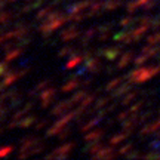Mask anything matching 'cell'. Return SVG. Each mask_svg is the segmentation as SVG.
<instances>
[{
	"instance_id": "38",
	"label": "cell",
	"mask_w": 160,
	"mask_h": 160,
	"mask_svg": "<svg viewBox=\"0 0 160 160\" xmlns=\"http://www.w3.org/2000/svg\"><path fill=\"white\" fill-rule=\"evenodd\" d=\"M3 132H5V128H0V135H2Z\"/></svg>"
},
{
	"instance_id": "1",
	"label": "cell",
	"mask_w": 160,
	"mask_h": 160,
	"mask_svg": "<svg viewBox=\"0 0 160 160\" xmlns=\"http://www.w3.org/2000/svg\"><path fill=\"white\" fill-rule=\"evenodd\" d=\"M67 21H68V17H64L61 12L52 11L51 13L48 15V18H45L43 24L39 27V31L42 34L48 36V34H51L52 31H55V30H58L59 27H62Z\"/></svg>"
},
{
	"instance_id": "35",
	"label": "cell",
	"mask_w": 160,
	"mask_h": 160,
	"mask_svg": "<svg viewBox=\"0 0 160 160\" xmlns=\"http://www.w3.org/2000/svg\"><path fill=\"white\" fill-rule=\"evenodd\" d=\"M70 133H71V128H65L64 131H61L59 133H58V138H59V139H65Z\"/></svg>"
},
{
	"instance_id": "15",
	"label": "cell",
	"mask_w": 160,
	"mask_h": 160,
	"mask_svg": "<svg viewBox=\"0 0 160 160\" xmlns=\"http://www.w3.org/2000/svg\"><path fill=\"white\" fill-rule=\"evenodd\" d=\"M102 119H104L102 116H101V114H98L97 117H93V119H91V120H88V122H86V125H83L82 128H80V131H82V132H88L89 129H92V128H95V126H97L98 123H99V122H101Z\"/></svg>"
},
{
	"instance_id": "27",
	"label": "cell",
	"mask_w": 160,
	"mask_h": 160,
	"mask_svg": "<svg viewBox=\"0 0 160 160\" xmlns=\"http://www.w3.org/2000/svg\"><path fill=\"white\" fill-rule=\"evenodd\" d=\"M138 97V91H132V92H128V95L123 97V101H122V105H129L132 104V101Z\"/></svg>"
},
{
	"instance_id": "11",
	"label": "cell",
	"mask_w": 160,
	"mask_h": 160,
	"mask_svg": "<svg viewBox=\"0 0 160 160\" xmlns=\"http://www.w3.org/2000/svg\"><path fill=\"white\" fill-rule=\"evenodd\" d=\"M117 156H120L119 151H114L111 147H104L99 153H97L93 156V159H114Z\"/></svg>"
},
{
	"instance_id": "14",
	"label": "cell",
	"mask_w": 160,
	"mask_h": 160,
	"mask_svg": "<svg viewBox=\"0 0 160 160\" xmlns=\"http://www.w3.org/2000/svg\"><path fill=\"white\" fill-rule=\"evenodd\" d=\"M101 55L108 59H116L120 53V48H107V49H101Z\"/></svg>"
},
{
	"instance_id": "5",
	"label": "cell",
	"mask_w": 160,
	"mask_h": 160,
	"mask_svg": "<svg viewBox=\"0 0 160 160\" xmlns=\"http://www.w3.org/2000/svg\"><path fill=\"white\" fill-rule=\"evenodd\" d=\"M73 105H74V102H73L71 99H65V101H61V102L57 104V105H55V107L52 108V113H51V114L55 116V117H57V116H59V117H61V116H64L65 113H68Z\"/></svg>"
},
{
	"instance_id": "3",
	"label": "cell",
	"mask_w": 160,
	"mask_h": 160,
	"mask_svg": "<svg viewBox=\"0 0 160 160\" xmlns=\"http://www.w3.org/2000/svg\"><path fill=\"white\" fill-rule=\"evenodd\" d=\"M73 148H74V144H71V142L64 144L62 147H58L52 153H49V154L46 156V159H67Z\"/></svg>"
},
{
	"instance_id": "7",
	"label": "cell",
	"mask_w": 160,
	"mask_h": 160,
	"mask_svg": "<svg viewBox=\"0 0 160 160\" xmlns=\"http://www.w3.org/2000/svg\"><path fill=\"white\" fill-rule=\"evenodd\" d=\"M92 3H93V0H83V2H79V3H74V5H70V6H67V12H68L70 15L80 13V12H83L85 9H89Z\"/></svg>"
},
{
	"instance_id": "17",
	"label": "cell",
	"mask_w": 160,
	"mask_h": 160,
	"mask_svg": "<svg viewBox=\"0 0 160 160\" xmlns=\"http://www.w3.org/2000/svg\"><path fill=\"white\" fill-rule=\"evenodd\" d=\"M24 52V48H13V49H11V51H8L6 52V55H5V61H8V62H11L12 59H15V58H18L21 53Z\"/></svg>"
},
{
	"instance_id": "21",
	"label": "cell",
	"mask_w": 160,
	"mask_h": 160,
	"mask_svg": "<svg viewBox=\"0 0 160 160\" xmlns=\"http://www.w3.org/2000/svg\"><path fill=\"white\" fill-rule=\"evenodd\" d=\"M80 85V82H79V79H71V80H68V82H67V83H65V85L62 86V88H61V91L62 92H65V93H67V92H71V91H74L76 88H77V86Z\"/></svg>"
},
{
	"instance_id": "6",
	"label": "cell",
	"mask_w": 160,
	"mask_h": 160,
	"mask_svg": "<svg viewBox=\"0 0 160 160\" xmlns=\"http://www.w3.org/2000/svg\"><path fill=\"white\" fill-rule=\"evenodd\" d=\"M27 71H28V68L27 70H19V71H11V70H9V71L3 76V80H2V82H3V85H5L6 88H8V86H12V83H15L19 77H22Z\"/></svg>"
},
{
	"instance_id": "19",
	"label": "cell",
	"mask_w": 160,
	"mask_h": 160,
	"mask_svg": "<svg viewBox=\"0 0 160 160\" xmlns=\"http://www.w3.org/2000/svg\"><path fill=\"white\" fill-rule=\"evenodd\" d=\"M83 59H85L83 55H76V53H73V55H71V59H70L68 62H67V65H65V68H74L80 62H83Z\"/></svg>"
},
{
	"instance_id": "33",
	"label": "cell",
	"mask_w": 160,
	"mask_h": 160,
	"mask_svg": "<svg viewBox=\"0 0 160 160\" xmlns=\"http://www.w3.org/2000/svg\"><path fill=\"white\" fill-rule=\"evenodd\" d=\"M12 151H13V147H12V145H8V147L0 148V157H6V156H9Z\"/></svg>"
},
{
	"instance_id": "8",
	"label": "cell",
	"mask_w": 160,
	"mask_h": 160,
	"mask_svg": "<svg viewBox=\"0 0 160 160\" xmlns=\"http://www.w3.org/2000/svg\"><path fill=\"white\" fill-rule=\"evenodd\" d=\"M80 34V30L77 25H71V27H68V28H65L61 31V40L62 42H71V40H74L76 37H79Z\"/></svg>"
},
{
	"instance_id": "12",
	"label": "cell",
	"mask_w": 160,
	"mask_h": 160,
	"mask_svg": "<svg viewBox=\"0 0 160 160\" xmlns=\"http://www.w3.org/2000/svg\"><path fill=\"white\" fill-rule=\"evenodd\" d=\"M132 80H129V82H126V83H122V85L117 88L114 91V93H113V97L114 98H119V97H123L125 93H128V92H131V89H132Z\"/></svg>"
},
{
	"instance_id": "13",
	"label": "cell",
	"mask_w": 160,
	"mask_h": 160,
	"mask_svg": "<svg viewBox=\"0 0 160 160\" xmlns=\"http://www.w3.org/2000/svg\"><path fill=\"white\" fill-rule=\"evenodd\" d=\"M105 133V129H98V131L95 132H91V133H88L85 137V141L88 144L89 142H97V141H99L101 138H102V135Z\"/></svg>"
},
{
	"instance_id": "28",
	"label": "cell",
	"mask_w": 160,
	"mask_h": 160,
	"mask_svg": "<svg viewBox=\"0 0 160 160\" xmlns=\"http://www.w3.org/2000/svg\"><path fill=\"white\" fill-rule=\"evenodd\" d=\"M13 17V12L12 11H3L0 12V24H8Z\"/></svg>"
},
{
	"instance_id": "31",
	"label": "cell",
	"mask_w": 160,
	"mask_h": 160,
	"mask_svg": "<svg viewBox=\"0 0 160 160\" xmlns=\"http://www.w3.org/2000/svg\"><path fill=\"white\" fill-rule=\"evenodd\" d=\"M73 53H76V49L73 48V46H65V48H62L61 51L58 52V55H59V57H65V55H73Z\"/></svg>"
},
{
	"instance_id": "18",
	"label": "cell",
	"mask_w": 160,
	"mask_h": 160,
	"mask_svg": "<svg viewBox=\"0 0 160 160\" xmlns=\"http://www.w3.org/2000/svg\"><path fill=\"white\" fill-rule=\"evenodd\" d=\"M129 137V133L128 132H122V133H116V135H113V137L110 138V145H117V144H120V142H123L126 138Z\"/></svg>"
},
{
	"instance_id": "32",
	"label": "cell",
	"mask_w": 160,
	"mask_h": 160,
	"mask_svg": "<svg viewBox=\"0 0 160 160\" xmlns=\"http://www.w3.org/2000/svg\"><path fill=\"white\" fill-rule=\"evenodd\" d=\"M132 148H133V145H132V144H126L125 147H122V148L119 150V154L120 156H128L132 151Z\"/></svg>"
},
{
	"instance_id": "24",
	"label": "cell",
	"mask_w": 160,
	"mask_h": 160,
	"mask_svg": "<svg viewBox=\"0 0 160 160\" xmlns=\"http://www.w3.org/2000/svg\"><path fill=\"white\" fill-rule=\"evenodd\" d=\"M123 79H125V77H116L114 80H111L108 85L105 86V91H107V92L116 91V89H117V88H119V86L123 83Z\"/></svg>"
},
{
	"instance_id": "37",
	"label": "cell",
	"mask_w": 160,
	"mask_h": 160,
	"mask_svg": "<svg viewBox=\"0 0 160 160\" xmlns=\"http://www.w3.org/2000/svg\"><path fill=\"white\" fill-rule=\"evenodd\" d=\"M46 123H48V120H46V119L40 120L39 123H37V126H36V129H37V131H40V129H43V128L46 126Z\"/></svg>"
},
{
	"instance_id": "34",
	"label": "cell",
	"mask_w": 160,
	"mask_h": 160,
	"mask_svg": "<svg viewBox=\"0 0 160 160\" xmlns=\"http://www.w3.org/2000/svg\"><path fill=\"white\" fill-rule=\"evenodd\" d=\"M8 71H9V67H8V61H5V62H0V77H3V76H5Z\"/></svg>"
},
{
	"instance_id": "29",
	"label": "cell",
	"mask_w": 160,
	"mask_h": 160,
	"mask_svg": "<svg viewBox=\"0 0 160 160\" xmlns=\"http://www.w3.org/2000/svg\"><path fill=\"white\" fill-rule=\"evenodd\" d=\"M138 22V18H133V17H125L122 21H120V27H123V28H128L129 25H132V24Z\"/></svg>"
},
{
	"instance_id": "36",
	"label": "cell",
	"mask_w": 160,
	"mask_h": 160,
	"mask_svg": "<svg viewBox=\"0 0 160 160\" xmlns=\"http://www.w3.org/2000/svg\"><path fill=\"white\" fill-rule=\"evenodd\" d=\"M156 138H157V139H156V141H153V142L150 144V147L159 148V147H160V133H157V135H156Z\"/></svg>"
},
{
	"instance_id": "39",
	"label": "cell",
	"mask_w": 160,
	"mask_h": 160,
	"mask_svg": "<svg viewBox=\"0 0 160 160\" xmlns=\"http://www.w3.org/2000/svg\"><path fill=\"white\" fill-rule=\"evenodd\" d=\"M159 51H160V48H159Z\"/></svg>"
},
{
	"instance_id": "2",
	"label": "cell",
	"mask_w": 160,
	"mask_h": 160,
	"mask_svg": "<svg viewBox=\"0 0 160 160\" xmlns=\"http://www.w3.org/2000/svg\"><path fill=\"white\" fill-rule=\"evenodd\" d=\"M160 73V64L159 65H153V67H145V65H139L137 70H133L131 74H128L129 80H132L133 83H142L145 80L151 79V77H154L156 74H159Z\"/></svg>"
},
{
	"instance_id": "23",
	"label": "cell",
	"mask_w": 160,
	"mask_h": 160,
	"mask_svg": "<svg viewBox=\"0 0 160 160\" xmlns=\"http://www.w3.org/2000/svg\"><path fill=\"white\" fill-rule=\"evenodd\" d=\"M43 2H45V0H34V2H31V3H28L27 6L21 8L19 13H28L30 11H33V9H37V8H40V5H42Z\"/></svg>"
},
{
	"instance_id": "16",
	"label": "cell",
	"mask_w": 160,
	"mask_h": 160,
	"mask_svg": "<svg viewBox=\"0 0 160 160\" xmlns=\"http://www.w3.org/2000/svg\"><path fill=\"white\" fill-rule=\"evenodd\" d=\"M132 59H133V52H125L119 59V64H117V68H125L128 64L131 62Z\"/></svg>"
},
{
	"instance_id": "26",
	"label": "cell",
	"mask_w": 160,
	"mask_h": 160,
	"mask_svg": "<svg viewBox=\"0 0 160 160\" xmlns=\"http://www.w3.org/2000/svg\"><path fill=\"white\" fill-rule=\"evenodd\" d=\"M110 99H111L110 97H102V98H99L97 102H95V105H93V108H92V110H93V111H97V110L104 108V107H105V105L110 102Z\"/></svg>"
},
{
	"instance_id": "30",
	"label": "cell",
	"mask_w": 160,
	"mask_h": 160,
	"mask_svg": "<svg viewBox=\"0 0 160 160\" xmlns=\"http://www.w3.org/2000/svg\"><path fill=\"white\" fill-rule=\"evenodd\" d=\"M147 43L148 45H157L160 43V31H156L154 34H151L147 37Z\"/></svg>"
},
{
	"instance_id": "25",
	"label": "cell",
	"mask_w": 160,
	"mask_h": 160,
	"mask_svg": "<svg viewBox=\"0 0 160 160\" xmlns=\"http://www.w3.org/2000/svg\"><path fill=\"white\" fill-rule=\"evenodd\" d=\"M52 9H53V5H52V6H45L43 9H40V11L37 12V15H36V19H39V21L45 19V18L52 12Z\"/></svg>"
},
{
	"instance_id": "9",
	"label": "cell",
	"mask_w": 160,
	"mask_h": 160,
	"mask_svg": "<svg viewBox=\"0 0 160 160\" xmlns=\"http://www.w3.org/2000/svg\"><path fill=\"white\" fill-rule=\"evenodd\" d=\"M85 68H86V71H89V73H92V74H97V73H99V71L102 70V65H101V62H99V59L91 57V58L86 59Z\"/></svg>"
},
{
	"instance_id": "4",
	"label": "cell",
	"mask_w": 160,
	"mask_h": 160,
	"mask_svg": "<svg viewBox=\"0 0 160 160\" xmlns=\"http://www.w3.org/2000/svg\"><path fill=\"white\" fill-rule=\"evenodd\" d=\"M39 98L42 101V107L48 108V105H51L52 101H55V98H57V89L55 88H46V89L42 91Z\"/></svg>"
},
{
	"instance_id": "10",
	"label": "cell",
	"mask_w": 160,
	"mask_h": 160,
	"mask_svg": "<svg viewBox=\"0 0 160 160\" xmlns=\"http://www.w3.org/2000/svg\"><path fill=\"white\" fill-rule=\"evenodd\" d=\"M159 129H160V117L157 120H154V122L148 123V125H145L139 133H141V137H147V135H151V133L157 132Z\"/></svg>"
},
{
	"instance_id": "20",
	"label": "cell",
	"mask_w": 160,
	"mask_h": 160,
	"mask_svg": "<svg viewBox=\"0 0 160 160\" xmlns=\"http://www.w3.org/2000/svg\"><path fill=\"white\" fill-rule=\"evenodd\" d=\"M34 122H37V119H36V116L34 114H30V116H27V117H24L22 120H19L18 122V128H30V126L33 125Z\"/></svg>"
},
{
	"instance_id": "22",
	"label": "cell",
	"mask_w": 160,
	"mask_h": 160,
	"mask_svg": "<svg viewBox=\"0 0 160 160\" xmlns=\"http://www.w3.org/2000/svg\"><path fill=\"white\" fill-rule=\"evenodd\" d=\"M122 0H105L104 2V9L105 11H116L117 8L122 6Z\"/></svg>"
}]
</instances>
